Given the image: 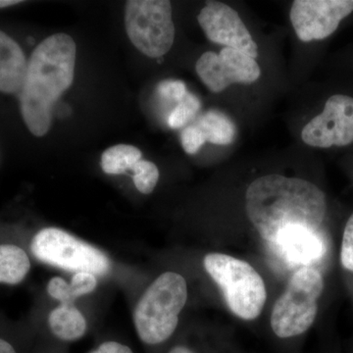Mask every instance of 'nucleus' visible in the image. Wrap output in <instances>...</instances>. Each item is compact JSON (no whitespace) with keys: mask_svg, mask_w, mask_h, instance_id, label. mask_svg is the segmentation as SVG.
<instances>
[{"mask_svg":"<svg viewBox=\"0 0 353 353\" xmlns=\"http://www.w3.org/2000/svg\"><path fill=\"white\" fill-rule=\"evenodd\" d=\"M245 212L262 240L287 261L310 266L327 252L321 232L326 196L313 183L278 174L260 176L246 190Z\"/></svg>","mask_w":353,"mask_h":353,"instance_id":"obj_1","label":"nucleus"},{"mask_svg":"<svg viewBox=\"0 0 353 353\" xmlns=\"http://www.w3.org/2000/svg\"><path fill=\"white\" fill-rule=\"evenodd\" d=\"M76 55L75 41L67 34H52L32 51L19 94L23 120L34 136L50 131L53 106L73 83Z\"/></svg>","mask_w":353,"mask_h":353,"instance_id":"obj_2","label":"nucleus"},{"mask_svg":"<svg viewBox=\"0 0 353 353\" xmlns=\"http://www.w3.org/2000/svg\"><path fill=\"white\" fill-rule=\"evenodd\" d=\"M187 301L185 278L176 272L161 274L146 289L134 308V323L139 338L150 345L168 341L175 333Z\"/></svg>","mask_w":353,"mask_h":353,"instance_id":"obj_3","label":"nucleus"},{"mask_svg":"<svg viewBox=\"0 0 353 353\" xmlns=\"http://www.w3.org/2000/svg\"><path fill=\"white\" fill-rule=\"evenodd\" d=\"M203 265L234 315L252 321L261 314L266 303V285L252 264L232 255L211 252L204 257Z\"/></svg>","mask_w":353,"mask_h":353,"instance_id":"obj_4","label":"nucleus"},{"mask_svg":"<svg viewBox=\"0 0 353 353\" xmlns=\"http://www.w3.org/2000/svg\"><path fill=\"white\" fill-rule=\"evenodd\" d=\"M323 290V276L313 267H301L292 274L272 309L270 325L276 338L292 340L312 327Z\"/></svg>","mask_w":353,"mask_h":353,"instance_id":"obj_5","label":"nucleus"},{"mask_svg":"<svg viewBox=\"0 0 353 353\" xmlns=\"http://www.w3.org/2000/svg\"><path fill=\"white\" fill-rule=\"evenodd\" d=\"M31 250L39 261L63 270L99 276L111 270L105 253L58 228L41 230L32 239Z\"/></svg>","mask_w":353,"mask_h":353,"instance_id":"obj_6","label":"nucleus"},{"mask_svg":"<svg viewBox=\"0 0 353 353\" xmlns=\"http://www.w3.org/2000/svg\"><path fill=\"white\" fill-rule=\"evenodd\" d=\"M125 26L130 41L146 57H164L173 46L175 26L168 0H129Z\"/></svg>","mask_w":353,"mask_h":353,"instance_id":"obj_7","label":"nucleus"},{"mask_svg":"<svg viewBox=\"0 0 353 353\" xmlns=\"http://www.w3.org/2000/svg\"><path fill=\"white\" fill-rule=\"evenodd\" d=\"M197 75L212 92H221L234 83L250 85L261 70L255 59L241 51L224 48L218 53H203L196 64Z\"/></svg>","mask_w":353,"mask_h":353,"instance_id":"obj_8","label":"nucleus"},{"mask_svg":"<svg viewBox=\"0 0 353 353\" xmlns=\"http://www.w3.org/2000/svg\"><path fill=\"white\" fill-rule=\"evenodd\" d=\"M352 12L353 0H296L290 18L297 38L306 43L328 38Z\"/></svg>","mask_w":353,"mask_h":353,"instance_id":"obj_9","label":"nucleus"},{"mask_svg":"<svg viewBox=\"0 0 353 353\" xmlns=\"http://www.w3.org/2000/svg\"><path fill=\"white\" fill-rule=\"evenodd\" d=\"M301 138L313 148H329L353 143V97H330L324 110L303 128Z\"/></svg>","mask_w":353,"mask_h":353,"instance_id":"obj_10","label":"nucleus"},{"mask_svg":"<svg viewBox=\"0 0 353 353\" xmlns=\"http://www.w3.org/2000/svg\"><path fill=\"white\" fill-rule=\"evenodd\" d=\"M197 21L209 41L241 51L253 59L259 55L257 44L240 15L227 4L208 1Z\"/></svg>","mask_w":353,"mask_h":353,"instance_id":"obj_11","label":"nucleus"},{"mask_svg":"<svg viewBox=\"0 0 353 353\" xmlns=\"http://www.w3.org/2000/svg\"><path fill=\"white\" fill-rule=\"evenodd\" d=\"M28 61L19 44L0 30V92L19 94Z\"/></svg>","mask_w":353,"mask_h":353,"instance_id":"obj_12","label":"nucleus"},{"mask_svg":"<svg viewBox=\"0 0 353 353\" xmlns=\"http://www.w3.org/2000/svg\"><path fill=\"white\" fill-rule=\"evenodd\" d=\"M51 332L62 341H76L87 331V320L75 304H60L48 317Z\"/></svg>","mask_w":353,"mask_h":353,"instance_id":"obj_13","label":"nucleus"},{"mask_svg":"<svg viewBox=\"0 0 353 353\" xmlns=\"http://www.w3.org/2000/svg\"><path fill=\"white\" fill-rule=\"evenodd\" d=\"M194 125L201 129L205 141L213 145H231L236 139V125L226 114L220 111H208L199 118Z\"/></svg>","mask_w":353,"mask_h":353,"instance_id":"obj_14","label":"nucleus"},{"mask_svg":"<svg viewBox=\"0 0 353 353\" xmlns=\"http://www.w3.org/2000/svg\"><path fill=\"white\" fill-rule=\"evenodd\" d=\"M31 268L29 256L23 248L14 245H0V283L17 285Z\"/></svg>","mask_w":353,"mask_h":353,"instance_id":"obj_15","label":"nucleus"},{"mask_svg":"<svg viewBox=\"0 0 353 353\" xmlns=\"http://www.w3.org/2000/svg\"><path fill=\"white\" fill-rule=\"evenodd\" d=\"M143 153L136 146L117 145L111 146L101 157V168L104 173L119 175L132 170L134 165L141 160Z\"/></svg>","mask_w":353,"mask_h":353,"instance_id":"obj_16","label":"nucleus"},{"mask_svg":"<svg viewBox=\"0 0 353 353\" xmlns=\"http://www.w3.org/2000/svg\"><path fill=\"white\" fill-rule=\"evenodd\" d=\"M132 180L139 192L143 194H152L159 180V170L157 165L148 160H139L134 165Z\"/></svg>","mask_w":353,"mask_h":353,"instance_id":"obj_17","label":"nucleus"},{"mask_svg":"<svg viewBox=\"0 0 353 353\" xmlns=\"http://www.w3.org/2000/svg\"><path fill=\"white\" fill-rule=\"evenodd\" d=\"M201 108V101L190 92H187L185 97L179 102L178 105L169 116L168 124L172 129H180L194 119L196 114Z\"/></svg>","mask_w":353,"mask_h":353,"instance_id":"obj_18","label":"nucleus"},{"mask_svg":"<svg viewBox=\"0 0 353 353\" xmlns=\"http://www.w3.org/2000/svg\"><path fill=\"white\" fill-rule=\"evenodd\" d=\"M97 287V280L95 275L88 273V272H78V273L74 274L71 283H70L74 301L94 292Z\"/></svg>","mask_w":353,"mask_h":353,"instance_id":"obj_19","label":"nucleus"},{"mask_svg":"<svg viewBox=\"0 0 353 353\" xmlns=\"http://www.w3.org/2000/svg\"><path fill=\"white\" fill-rule=\"evenodd\" d=\"M181 141L183 150L188 154H196L202 145L206 143L205 138L199 127L196 125L185 128L181 134Z\"/></svg>","mask_w":353,"mask_h":353,"instance_id":"obj_20","label":"nucleus"},{"mask_svg":"<svg viewBox=\"0 0 353 353\" xmlns=\"http://www.w3.org/2000/svg\"><path fill=\"white\" fill-rule=\"evenodd\" d=\"M341 262L343 268L353 272V214L347 220L345 231H343Z\"/></svg>","mask_w":353,"mask_h":353,"instance_id":"obj_21","label":"nucleus"},{"mask_svg":"<svg viewBox=\"0 0 353 353\" xmlns=\"http://www.w3.org/2000/svg\"><path fill=\"white\" fill-rule=\"evenodd\" d=\"M185 83L178 80L163 81L157 85V94L165 101L180 102L187 94Z\"/></svg>","mask_w":353,"mask_h":353,"instance_id":"obj_22","label":"nucleus"},{"mask_svg":"<svg viewBox=\"0 0 353 353\" xmlns=\"http://www.w3.org/2000/svg\"><path fill=\"white\" fill-rule=\"evenodd\" d=\"M48 292L51 297L60 301L61 304H74L70 284L60 277L51 279L48 284Z\"/></svg>","mask_w":353,"mask_h":353,"instance_id":"obj_23","label":"nucleus"},{"mask_svg":"<svg viewBox=\"0 0 353 353\" xmlns=\"http://www.w3.org/2000/svg\"><path fill=\"white\" fill-rule=\"evenodd\" d=\"M90 353H134L131 348L122 345V343H116V341H106L99 345L97 350H92Z\"/></svg>","mask_w":353,"mask_h":353,"instance_id":"obj_24","label":"nucleus"},{"mask_svg":"<svg viewBox=\"0 0 353 353\" xmlns=\"http://www.w3.org/2000/svg\"><path fill=\"white\" fill-rule=\"evenodd\" d=\"M167 353H197L196 350H192V347H187V345H178L171 348Z\"/></svg>","mask_w":353,"mask_h":353,"instance_id":"obj_25","label":"nucleus"},{"mask_svg":"<svg viewBox=\"0 0 353 353\" xmlns=\"http://www.w3.org/2000/svg\"><path fill=\"white\" fill-rule=\"evenodd\" d=\"M0 353H16L12 345L0 339Z\"/></svg>","mask_w":353,"mask_h":353,"instance_id":"obj_26","label":"nucleus"},{"mask_svg":"<svg viewBox=\"0 0 353 353\" xmlns=\"http://www.w3.org/2000/svg\"><path fill=\"white\" fill-rule=\"evenodd\" d=\"M20 0H0V8H6L21 3Z\"/></svg>","mask_w":353,"mask_h":353,"instance_id":"obj_27","label":"nucleus"}]
</instances>
